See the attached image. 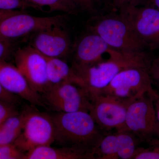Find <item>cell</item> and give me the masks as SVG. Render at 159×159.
I'll list each match as a JSON object with an SVG mask.
<instances>
[{
    "instance_id": "obj_1",
    "label": "cell",
    "mask_w": 159,
    "mask_h": 159,
    "mask_svg": "<svg viewBox=\"0 0 159 159\" xmlns=\"http://www.w3.org/2000/svg\"><path fill=\"white\" fill-rule=\"evenodd\" d=\"M51 115L54 125V142L62 147L91 152L96 157L95 151L106 134L89 113L55 112Z\"/></svg>"
},
{
    "instance_id": "obj_2",
    "label": "cell",
    "mask_w": 159,
    "mask_h": 159,
    "mask_svg": "<svg viewBox=\"0 0 159 159\" xmlns=\"http://www.w3.org/2000/svg\"><path fill=\"white\" fill-rule=\"evenodd\" d=\"M107 54L110 55L108 59L103 60L93 65L72 66L75 74L82 81L83 88L91 102L120 72L130 67L152 61L145 52L130 54L111 48Z\"/></svg>"
},
{
    "instance_id": "obj_3",
    "label": "cell",
    "mask_w": 159,
    "mask_h": 159,
    "mask_svg": "<svg viewBox=\"0 0 159 159\" xmlns=\"http://www.w3.org/2000/svg\"><path fill=\"white\" fill-rule=\"evenodd\" d=\"M91 32L99 34L111 48L120 52L137 54L147 48L119 14L95 18L89 25Z\"/></svg>"
},
{
    "instance_id": "obj_4",
    "label": "cell",
    "mask_w": 159,
    "mask_h": 159,
    "mask_svg": "<svg viewBox=\"0 0 159 159\" xmlns=\"http://www.w3.org/2000/svg\"><path fill=\"white\" fill-rule=\"evenodd\" d=\"M151 62L121 71L98 95H108L129 103L145 94L153 97L156 90L149 72Z\"/></svg>"
},
{
    "instance_id": "obj_5",
    "label": "cell",
    "mask_w": 159,
    "mask_h": 159,
    "mask_svg": "<svg viewBox=\"0 0 159 159\" xmlns=\"http://www.w3.org/2000/svg\"><path fill=\"white\" fill-rule=\"evenodd\" d=\"M34 106L24 108L25 121L21 132L13 144L25 153L54 142V125L51 114L39 111Z\"/></svg>"
},
{
    "instance_id": "obj_6",
    "label": "cell",
    "mask_w": 159,
    "mask_h": 159,
    "mask_svg": "<svg viewBox=\"0 0 159 159\" xmlns=\"http://www.w3.org/2000/svg\"><path fill=\"white\" fill-rule=\"evenodd\" d=\"M124 130L133 134L141 142L159 138V124L152 96L145 94L129 104Z\"/></svg>"
},
{
    "instance_id": "obj_7",
    "label": "cell",
    "mask_w": 159,
    "mask_h": 159,
    "mask_svg": "<svg viewBox=\"0 0 159 159\" xmlns=\"http://www.w3.org/2000/svg\"><path fill=\"white\" fill-rule=\"evenodd\" d=\"M47 108L54 112H89L92 102L83 87L67 82L49 88L41 95Z\"/></svg>"
},
{
    "instance_id": "obj_8",
    "label": "cell",
    "mask_w": 159,
    "mask_h": 159,
    "mask_svg": "<svg viewBox=\"0 0 159 159\" xmlns=\"http://www.w3.org/2000/svg\"><path fill=\"white\" fill-rule=\"evenodd\" d=\"M119 15L147 48L159 50V10L152 6H126Z\"/></svg>"
},
{
    "instance_id": "obj_9",
    "label": "cell",
    "mask_w": 159,
    "mask_h": 159,
    "mask_svg": "<svg viewBox=\"0 0 159 159\" xmlns=\"http://www.w3.org/2000/svg\"><path fill=\"white\" fill-rule=\"evenodd\" d=\"M66 19L65 15L40 17L21 11L0 20V39L11 41L29 33L62 24Z\"/></svg>"
},
{
    "instance_id": "obj_10",
    "label": "cell",
    "mask_w": 159,
    "mask_h": 159,
    "mask_svg": "<svg viewBox=\"0 0 159 159\" xmlns=\"http://www.w3.org/2000/svg\"><path fill=\"white\" fill-rule=\"evenodd\" d=\"M130 103L108 95L99 94L92 100L89 113L104 133L124 130L126 111Z\"/></svg>"
},
{
    "instance_id": "obj_11",
    "label": "cell",
    "mask_w": 159,
    "mask_h": 159,
    "mask_svg": "<svg viewBox=\"0 0 159 159\" xmlns=\"http://www.w3.org/2000/svg\"><path fill=\"white\" fill-rule=\"evenodd\" d=\"M16 66L32 89L41 95L48 89L45 57L31 46L19 48L15 55Z\"/></svg>"
},
{
    "instance_id": "obj_12",
    "label": "cell",
    "mask_w": 159,
    "mask_h": 159,
    "mask_svg": "<svg viewBox=\"0 0 159 159\" xmlns=\"http://www.w3.org/2000/svg\"><path fill=\"white\" fill-rule=\"evenodd\" d=\"M0 84L9 92L25 99L31 105L47 108L41 95L34 90L16 66L0 60Z\"/></svg>"
},
{
    "instance_id": "obj_13",
    "label": "cell",
    "mask_w": 159,
    "mask_h": 159,
    "mask_svg": "<svg viewBox=\"0 0 159 159\" xmlns=\"http://www.w3.org/2000/svg\"><path fill=\"white\" fill-rule=\"evenodd\" d=\"M62 24L38 31L31 46L45 57L63 58L70 53L71 41Z\"/></svg>"
},
{
    "instance_id": "obj_14",
    "label": "cell",
    "mask_w": 159,
    "mask_h": 159,
    "mask_svg": "<svg viewBox=\"0 0 159 159\" xmlns=\"http://www.w3.org/2000/svg\"><path fill=\"white\" fill-rule=\"evenodd\" d=\"M111 48L99 34L92 32L77 43L72 66L84 67L95 64L104 60L102 55L108 53Z\"/></svg>"
},
{
    "instance_id": "obj_15",
    "label": "cell",
    "mask_w": 159,
    "mask_h": 159,
    "mask_svg": "<svg viewBox=\"0 0 159 159\" xmlns=\"http://www.w3.org/2000/svg\"><path fill=\"white\" fill-rule=\"evenodd\" d=\"M95 155L76 148L43 145L25 153L24 159H95Z\"/></svg>"
},
{
    "instance_id": "obj_16",
    "label": "cell",
    "mask_w": 159,
    "mask_h": 159,
    "mask_svg": "<svg viewBox=\"0 0 159 159\" xmlns=\"http://www.w3.org/2000/svg\"><path fill=\"white\" fill-rule=\"evenodd\" d=\"M45 57L48 89L67 82L75 83L83 87L81 80L75 74L72 67L70 66L63 59L57 57Z\"/></svg>"
},
{
    "instance_id": "obj_17",
    "label": "cell",
    "mask_w": 159,
    "mask_h": 159,
    "mask_svg": "<svg viewBox=\"0 0 159 159\" xmlns=\"http://www.w3.org/2000/svg\"><path fill=\"white\" fill-rule=\"evenodd\" d=\"M25 110L9 117L0 126V145L13 144L21 132Z\"/></svg>"
},
{
    "instance_id": "obj_18",
    "label": "cell",
    "mask_w": 159,
    "mask_h": 159,
    "mask_svg": "<svg viewBox=\"0 0 159 159\" xmlns=\"http://www.w3.org/2000/svg\"><path fill=\"white\" fill-rule=\"evenodd\" d=\"M116 132L118 137V159H133L139 148L138 143L141 141L129 131L122 130Z\"/></svg>"
},
{
    "instance_id": "obj_19",
    "label": "cell",
    "mask_w": 159,
    "mask_h": 159,
    "mask_svg": "<svg viewBox=\"0 0 159 159\" xmlns=\"http://www.w3.org/2000/svg\"><path fill=\"white\" fill-rule=\"evenodd\" d=\"M117 132L105 134L95 151L96 159H118Z\"/></svg>"
},
{
    "instance_id": "obj_20",
    "label": "cell",
    "mask_w": 159,
    "mask_h": 159,
    "mask_svg": "<svg viewBox=\"0 0 159 159\" xmlns=\"http://www.w3.org/2000/svg\"><path fill=\"white\" fill-rule=\"evenodd\" d=\"M37 6L43 11L44 7L48 8L49 11H61L67 14H74L78 9L76 5L69 0H25Z\"/></svg>"
},
{
    "instance_id": "obj_21",
    "label": "cell",
    "mask_w": 159,
    "mask_h": 159,
    "mask_svg": "<svg viewBox=\"0 0 159 159\" xmlns=\"http://www.w3.org/2000/svg\"><path fill=\"white\" fill-rule=\"evenodd\" d=\"M146 143L148 147H139L133 159H159V138L151 139Z\"/></svg>"
},
{
    "instance_id": "obj_22",
    "label": "cell",
    "mask_w": 159,
    "mask_h": 159,
    "mask_svg": "<svg viewBox=\"0 0 159 159\" xmlns=\"http://www.w3.org/2000/svg\"><path fill=\"white\" fill-rule=\"evenodd\" d=\"M29 8L40 10L37 6L25 0H0V10H24Z\"/></svg>"
},
{
    "instance_id": "obj_23",
    "label": "cell",
    "mask_w": 159,
    "mask_h": 159,
    "mask_svg": "<svg viewBox=\"0 0 159 159\" xmlns=\"http://www.w3.org/2000/svg\"><path fill=\"white\" fill-rule=\"evenodd\" d=\"M25 156L14 144L0 145V159H24Z\"/></svg>"
},
{
    "instance_id": "obj_24",
    "label": "cell",
    "mask_w": 159,
    "mask_h": 159,
    "mask_svg": "<svg viewBox=\"0 0 159 159\" xmlns=\"http://www.w3.org/2000/svg\"><path fill=\"white\" fill-rule=\"evenodd\" d=\"M19 112L16 104L0 100V126L9 117Z\"/></svg>"
},
{
    "instance_id": "obj_25",
    "label": "cell",
    "mask_w": 159,
    "mask_h": 159,
    "mask_svg": "<svg viewBox=\"0 0 159 159\" xmlns=\"http://www.w3.org/2000/svg\"><path fill=\"white\" fill-rule=\"evenodd\" d=\"M80 9L89 13H95L97 12L95 1L96 0H69Z\"/></svg>"
},
{
    "instance_id": "obj_26",
    "label": "cell",
    "mask_w": 159,
    "mask_h": 159,
    "mask_svg": "<svg viewBox=\"0 0 159 159\" xmlns=\"http://www.w3.org/2000/svg\"><path fill=\"white\" fill-rule=\"evenodd\" d=\"M149 72L152 84H155L159 89V54L155 59L152 61Z\"/></svg>"
},
{
    "instance_id": "obj_27",
    "label": "cell",
    "mask_w": 159,
    "mask_h": 159,
    "mask_svg": "<svg viewBox=\"0 0 159 159\" xmlns=\"http://www.w3.org/2000/svg\"><path fill=\"white\" fill-rule=\"evenodd\" d=\"M20 97L10 93L3 88L0 84V100L17 104L19 102Z\"/></svg>"
},
{
    "instance_id": "obj_28",
    "label": "cell",
    "mask_w": 159,
    "mask_h": 159,
    "mask_svg": "<svg viewBox=\"0 0 159 159\" xmlns=\"http://www.w3.org/2000/svg\"><path fill=\"white\" fill-rule=\"evenodd\" d=\"M12 44L11 41L0 39V60H6L10 54Z\"/></svg>"
},
{
    "instance_id": "obj_29",
    "label": "cell",
    "mask_w": 159,
    "mask_h": 159,
    "mask_svg": "<svg viewBox=\"0 0 159 159\" xmlns=\"http://www.w3.org/2000/svg\"><path fill=\"white\" fill-rule=\"evenodd\" d=\"M152 97L156 113L157 118L159 124V92L156 91V93Z\"/></svg>"
},
{
    "instance_id": "obj_30",
    "label": "cell",
    "mask_w": 159,
    "mask_h": 159,
    "mask_svg": "<svg viewBox=\"0 0 159 159\" xmlns=\"http://www.w3.org/2000/svg\"><path fill=\"white\" fill-rule=\"evenodd\" d=\"M23 10H13V11H2L0 10V20L3 19L6 17L16 14Z\"/></svg>"
},
{
    "instance_id": "obj_31",
    "label": "cell",
    "mask_w": 159,
    "mask_h": 159,
    "mask_svg": "<svg viewBox=\"0 0 159 159\" xmlns=\"http://www.w3.org/2000/svg\"><path fill=\"white\" fill-rule=\"evenodd\" d=\"M140 1V0H124V6L122 7L129 6H138Z\"/></svg>"
},
{
    "instance_id": "obj_32",
    "label": "cell",
    "mask_w": 159,
    "mask_h": 159,
    "mask_svg": "<svg viewBox=\"0 0 159 159\" xmlns=\"http://www.w3.org/2000/svg\"><path fill=\"white\" fill-rule=\"evenodd\" d=\"M154 7L159 10V0H152Z\"/></svg>"
},
{
    "instance_id": "obj_33",
    "label": "cell",
    "mask_w": 159,
    "mask_h": 159,
    "mask_svg": "<svg viewBox=\"0 0 159 159\" xmlns=\"http://www.w3.org/2000/svg\"><path fill=\"white\" fill-rule=\"evenodd\" d=\"M103 1H104L105 3H107L108 2H109L110 0H103Z\"/></svg>"
}]
</instances>
